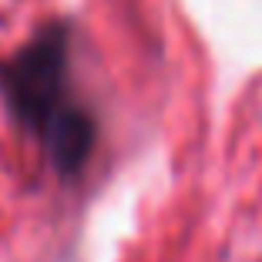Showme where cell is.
<instances>
[{
  "label": "cell",
  "instance_id": "cell-1",
  "mask_svg": "<svg viewBox=\"0 0 262 262\" xmlns=\"http://www.w3.org/2000/svg\"><path fill=\"white\" fill-rule=\"evenodd\" d=\"M71 51V24L54 20L0 64V98L61 178L81 175L98 145V121L74 94Z\"/></svg>",
  "mask_w": 262,
  "mask_h": 262
}]
</instances>
